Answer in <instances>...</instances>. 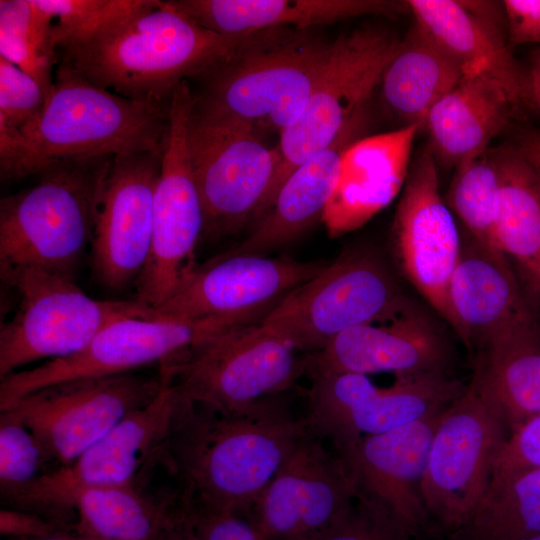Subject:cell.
Instances as JSON below:
<instances>
[{
    "label": "cell",
    "instance_id": "cell-1",
    "mask_svg": "<svg viewBox=\"0 0 540 540\" xmlns=\"http://www.w3.org/2000/svg\"><path fill=\"white\" fill-rule=\"evenodd\" d=\"M307 434L284 394L234 412L181 394L163 464L181 483V504L247 515Z\"/></svg>",
    "mask_w": 540,
    "mask_h": 540
},
{
    "label": "cell",
    "instance_id": "cell-2",
    "mask_svg": "<svg viewBox=\"0 0 540 540\" xmlns=\"http://www.w3.org/2000/svg\"><path fill=\"white\" fill-rule=\"evenodd\" d=\"M252 33L219 34L172 0H149L97 34L59 48L57 64L127 98L169 101L179 84L224 62Z\"/></svg>",
    "mask_w": 540,
    "mask_h": 540
},
{
    "label": "cell",
    "instance_id": "cell-3",
    "mask_svg": "<svg viewBox=\"0 0 540 540\" xmlns=\"http://www.w3.org/2000/svg\"><path fill=\"white\" fill-rule=\"evenodd\" d=\"M170 100L127 98L57 64L42 110L16 132L0 162L1 180L38 175L62 161L162 153Z\"/></svg>",
    "mask_w": 540,
    "mask_h": 540
},
{
    "label": "cell",
    "instance_id": "cell-4",
    "mask_svg": "<svg viewBox=\"0 0 540 540\" xmlns=\"http://www.w3.org/2000/svg\"><path fill=\"white\" fill-rule=\"evenodd\" d=\"M332 43L315 28L253 32L224 62L198 78L199 110L279 133L302 114L323 72Z\"/></svg>",
    "mask_w": 540,
    "mask_h": 540
},
{
    "label": "cell",
    "instance_id": "cell-5",
    "mask_svg": "<svg viewBox=\"0 0 540 540\" xmlns=\"http://www.w3.org/2000/svg\"><path fill=\"white\" fill-rule=\"evenodd\" d=\"M113 157L57 162L0 201V266H31L75 280L91 247Z\"/></svg>",
    "mask_w": 540,
    "mask_h": 540
},
{
    "label": "cell",
    "instance_id": "cell-6",
    "mask_svg": "<svg viewBox=\"0 0 540 540\" xmlns=\"http://www.w3.org/2000/svg\"><path fill=\"white\" fill-rule=\"evenodd\" d=\"M0 277L17 297L13 316L1 322L0 379L27 364L78 352L115 320L155 316L135 299H94L74 280L36 267L0 266Z\"/></svg>",
    "mask_w": 540,
    "mask_h": 540
},
{
    "label": "cell",
    "instance_id": "cell-7",
    "mask_svg": "<svg viewBox=\"0 0 540 540\" xmlns=\"http://www.w3.org/2000/svg\"><path fill=\"white\" fill-rule=\"evenodd\" d=\"M407 298L378 253L353 247L290 293L261 325L310 354L350 328L386 318Z\"/></svg>",
    "mask_w": 540,
    "mask_h": 540
},
{
    "label": "cell",
    "instance_id": "cell-8",
    "mask_svg": "<svg viewBox=\"0 0 540 540\" xmlns=\"http://www.w3.org/2000/svg\"><path fill=\"white\" fill-rule=\"evenodd\" d=\"M188 146L204 212L202 239L217 241L257 221L278 168L277 147L267 146L249 123L195 103Z\"/></svg>",
    "mask_w": 540,
    "mask_h": 540
},
{
    "label": "cell",
    "instance_id": "cell-9",
    "mask_svg": "<svg viewBox=\"0 0 540 540\" xmlns=\"http://www.w3.org/2000/svg\"><path fill=\"white\" fill-rule=\"evenodd\" d=\"M158 371L189 401L234 412L285 394L307 375V359L259 324L212 336Z\"/></svg>",
    "mask_w": 540,
    "mask_h": 540
},
{
    "label": "cell",
    "instance_id": "cell-10",
    "mask_svg": "<svg viewBox=\"0 0 540 540\" xmlns=\"http://www.w3.org/2000/svg\"><path fill=\"white\" fill-rule=\"evenodd\" d=\"M400 39L389 29L366 25L340 35L298 120L280 132L278 168L259 219L290 174L329 146L349 119L368 105Z\"/></svg>",
    "mask_w": 540,
    "mask_h": 540
},
{
    "label": "cell",
    "instance_id": "cell-11",
    "mask_svg": "<svg viewBox=\"0 0 540 540\" xmlns=\"http://www.w3.org/2000/svg\"><path fill=\"white\" fill-rule=\"evenodd\" d=\"M507 431L473 380L444 410L430 445L422 494L430 517L446 530L464 527L484 500Z\"/></svg>",
    "mask_w": 540,
    "mask_h": 540
},
{
    "label": "cell",
    "instance_id": "cell-12",
    "mask_svg": "<svg viewBox=\"0 0 540 540\" xmlns=\"http://www.w3.org/2000/svg\"><path fill=\"white\" fill-rule=\"evenodd\" d=\"M236 327L218 319L156 315L115 320L78 352L1 378L0 410L23 395L62 381L138 372L152 365L159 369L179 361L212 336Z\"/></svg>",
    "mask_w": 540,
    "mask_h": 540
},
{
    "label": "cell",
    "instance_id": "cell-13",
    "mask_svg": "<svg viewBox=\"0 0 540 540\" xmlns=\"http://www.w3.org/2000/svg\"><path fill=\"white\" fill-rule=\"evenodd\" d=\"M195 103L184 81L170 100L169 130L154 196L151 250L135 287V300L157 309L175 292L197 264L204 212L193 174L188 126Z\"/></svg>",
    "mask_w": 540,
    "mask_h": 540
},
{
    "label": "cell",
    "instance_id": "cell-14",
    "mask_svg": "<svg viewBox=\"0 0 540 540\" xmlns=\"http://www.w3.org/2000/svg\"><path fill=\"white\" fill-rule=\"evenodd\" d=\"M304 417L308 433L329 439L336 451L447 407L468 384L446 373L396 374L378 387L364 374L311 377Z\"/></svg>",
    "mask_w": 540,
    "mask_h": 540
},
{
    "label": "cell",
    "instance_id": "cell-15",
    "mask_svg": "<svg viewBox=\"0 0 540 540\" xmlns=\"http://www.w3.org/2000/svg\"><path fill=\"white\" fill-rule=\"evenodd\" d=\"M162 378L138 372L55 383L0 410L27 426L50 459L67 465L126 415L150 403Z\"/></svg>",
    "mask_w": 540,
    "mask_h": 540
},
{
    "label": "cell",
    "instance_id": "cell-16",
    "mask_svg": "<svg viewBox=\"0 0 540 540\" xmlns=\"http://www.w3.org/2000/svg\"><path fill=\"white\" fill-rule=\"evenodd\" d=\"M157 396L132 411L67 465L43 473L4 498L24 507H63L81 488L139 485L154 463H163L181 394L164 376Z\"/></svg>",
    "mask_w": 540,
    "mask_h": 540
},
{
    "label": "cell",
    "instance_id": "cell-17",
    "mask_svg": "<svg viewBox=\"0 0 540 540\" xmlns=\"http://www.w3.org/2000/svg\"><path fill=\"white\" fill-rule=\"evenodd\" d=\"M328 263L287 256L224 252L196 264L156 316L218 319L238 327L259 325L295 289L319 274Z\"/></svg>",
    "mask_w": 540,
    "mask_h": 540
},
{
    "label": "cell",
    "instance_id": "cell-18",
    "mask_svg": "<svg viewBox=\"0 0 540 540\" xmlns=\"http://www.w3.org/2000/svg\"><path fill=\"white\" fill-rule=\"evenodd\" d=\"M392 242L405 277L462 340L449 300L461 238L452 211L440 195L437 163L427 145L411 162L395 212Z\"/></svg>",
    "mask_w": 540,
    "mask_h": 540
},
{
    "label": "cell",
    "instance_id": "cell-19",
    "mask_svg": "<svg viewBox=\"0 0 540 540\" xmlns=\"http://www.w3.org/2000/svg\"><path fill=\"white\" fill-rule=\"evenodd\" d=\"M355 497L343 460L308 433L246 517L258 540H321Z\"/></svg>",
    "mask_w": 540,
    "mask_h": 540
},
{
    "label": "cell",
    "instance_id": "cell-20",
    "mask_svg": "<svg viewBox=\"0 0 540 540\" xmlns=\"http://www.w3.org/2000/svg\"><path fill=\"white\" fill-rule=\"evenodd\" d=\"M162 154L142 152L111 160L90 247L93 278L105 289L135 285L146 266Z\"/></svg>",
    "mask_w": 540,
    "mask_h": 540
},
{
    "label": "cell",
    "instance_id": "cell-21",
    "mask_svg": "<svg viewBox=\"0 0 540 540\" xmlns=\"http://www.w3.org/2000/svg\"><path fill=\"white\" fill-rule=\"evenodd\" d=\"M532 297L502 251L469 234L461 240L449 300L469 350L478 347L491 355L538 335L540 311Z\"/></svg>",
    "mask_w": 540,
    "mask_h": 540
},
{
    "label": "cell",
    "instance_id": "cell-22",
    "mask_svg": "<svg viewBox=\"0 0 540 540\" xmlns=\"http://www.w3.org/2000/svg\"><path fill=\"white\" fill-rule=\"evenodd\" d=\"M307 375L446 373L449 347L430 314L413 300L384 319L350 328L306 354Z\"/></svg>",
    "mask_w": 540,
    "mask_h": 540
},
{
    "label": "cell",
    "instance_id": "cell-23",
    "mask_svg": "<svg viewBox=\"0 0 540 540\" xmlns=\"http://www.w3.org/2000/svg\"><path fill=\"white\" fill-rule=\"evenodd\" d=\"M447 407L337 450L356 495L383 508L412 536L426 530L431 520L422 482L430 445Z\"/></svg>",
    "mask_w": 540,
    "mask_h": 540
},
{
    "label": "cell",
    "instance_id": "cell-24",
    "mask_svg": "<svg viewBox=\"0 0 540 540\" xmlns=\"http://www.w3.org/2000/svg\"><path fill=\"white\" fill-rule=\"evenodd\" d=\"M415 22L459 65L464 76L498 82L520 108L524 71L503 32V7L490 1L408 0ZM503 4V3H502Z\"/></svg>",
    "mask_w": 540,
    "mask_h": 540
},
{
    "label": "cell",
    "instance_id": "cell-25",
    "mask_svg": "<svg viewBox=\"0 0 540 540\" xmlns=\"http://www.w3.org/2000/svg\"><path fill=\"white\" fill-rule=\"evenodd\" d=\"M418 125L362 137L345 151L336 189L322 221L333 238L352 232L387 207L403 189Z\"/></svg>",
    "mask_w": 540,
    "mask_h": 540
},
{
    "label": "cell",
    "instance_id": "cell-26",
    "mask_svg": "<svg viewBox=\"0 0 540 540\" xmlns=\"http://www.w3.org/2000/svg\"><path fill=\"white\" fill-rule=\"evenodd\" d=\"M369 117L366 105L349 119L329 146L297 167L252 232L226 252L265 256L293 242L316 220H322L338 183L342 157L353 142L362 138Z\"/></svg>",
    "mask_w": 540,
    "mask_h": 540
},
{
    "label": "cell",
    "instance_id": "cell-27",
    "mask_svg": "<svg viewBox=\"0 0 540 540\" xmlns=\"http://www.w3.org/2000/svg\"><path fill=\"white\" fill-rule=\"evenodd\" d=\"M518 108L495 80L463 76L433 106L423 125L436 163L457 167L487 152Z\"/></svg>",
    "mask_w": 540,
    "mask_h": 540
},
{
    "label": "cell",
    "instance_id": "cell-28",
    "mask_svg": "<svg viewBox=\"0 0 540 540\" xmlns=\"http://www.w3.org/2000/svg\"><path fill=\"white\" fill-rule=\"evenodd\" d=\"M206 29L241 35L269 28H315L348 18L397 16L410 12L407 1L390 0H172Z\"/></svg>",
    "mask_w": 540,
    "mask_h": 540
},
{
    "label": "cell",
    "instance_id": "cell-29",
    "mask_svg": "<svg viewBox=\"0 0 540 540\" xmlns=\"http://www.w3.org/2000/svg\"><path fill=\"white\" fill-rule=\"evenodd\" d=\"M459 65L415 21L385 68L381 97L402 127L424 122L463 77Z\"/></svg>",
    "mask_w": 540,
    "mask_h": 540
},
{
    "label": "cell",
    "instance_id": "cell-30",
    "mask_svg": "<svg viewBox=\"0 0 540 540\" xmlns=\"http://www.w3.org/2000/svg\"><path fill=\"white\" fill-rule=\"evenodd\" d=\"M178 495L155 501L139 485L78 489L63 507L77 512L75 531L91 540H158L174 522Z\"/></svg>",
    "mask_w": 540,
    "mask_h": 540
},
{
    "label": "cell",
    "instance_id": "cell-31",
    "mask_svg": "<svg viewBox=\"0 0 540 540\" xmlns=\"http://www.w3.org/2000/svg\"><path fill=\"white\" fill-rule=\"evenodd\" d=\"M496 156L501 172L497 243L517 263L527 289L540 298V171L514 149Z\"/></svg>",
    "mask_w": 540,
    "mask_h": 540
},
{
    "label": "cell",
    "instance_id": "cell-32",
    "mask_svg": "<svg viewBox=\"0 0 540 540\" xmlns=\"http://www.w3.org/2000/svg\"><path fill=\"white\" fill-rule=\"evenodd\" d=\"M472 380L498 411L509 434L540 414V334L482 356Z\"/></svg>",
    "mask_w": 540,
    "mask_h": 540
},
{
    "label": "cell",
    "instance_id": "cell-33",
    "mask_svg": "<svg viewBox=\"0 0 540 540\" xmlns=\"http://www.w3.org/2000/svg\"><path fill=\"white\" fill-rule=\"evenodd\" d=\"M459 540H524L540 535V468L492 481Z\"/></svg>",
    "mask_w": 540,
    "mask_h": 540
},
{
    "label": "cell",
    "instance_id": "cell-34",
    "mask_svg": "<svg viewBox=\"0 0 540 540\" xmlns=\"http://www.w3.org/2000/svg\"><path fill=\"white\" fill-rule=\"evenodd\" d=\"M52 18L33 0L0 1V56L34 78L49 94L58 63Z\"/></svg>",
    "mask_w": 540,
    "mask_h": 540
},
{
    "label": "cell",
    "instance_id": "cell-35",
    "mask_svg": "<svg viewBox=\"0 0 540 540\" xmlns=\"http://www.w3.org/2000/svg\"><path fill=\"white\" fill-rule=\"evenodd\" d=\"M501 172L496 152L489 151L455 167L446 203L477 242L500 250L495 232ZM501 251V250H500Z\"/></svg>",
    "mask_w": 540,
    "mask_h": 540
},
{
    "label": "cell",
    "instance_id": "cell-36",
    "mask_svg": "<svg viewBox=\"0 0 540 540\" xmlns=\"http://www.w3.org/2000/svg\"><path fill=\"white\" fill-rule=\"evenodd\" d=\"M52 18L57 48L83 41L142 9L149 0H33Z\"/></svg>",
    "mask_w": 540,
    "mask_h": 540
},
{
    "label": "cell",
    "instance_id": "cell-37",
    "mask_svg": "<svg viewBox=\"0 0 540 540\" xmlns=\"http://www.w3.org/2000/svg\"><path fill=\"white\" fill-rule=\"evenodd\" d=\"M49 456L34 433L6 412H0V489L3 497L31 483L44 472Z\"/></svg>",
    "mask_w": 540,
    "mask_h": 540
},
{
    "label": "cell",
    "instance_id": "cell-38",
    "mask_svg": "<svg viewBox=\"0 0 540 540\" xmlns=\"http://www.w3.org/2000/svg\"><path fill=\"white\" fill-rule=\"evenodd\" d=\"M383 508L356 495L321 540H413Z\"/></svg>",
    "mask_w": 540,
    "mask_h": 540
},
{
    "label": "cell",
    "instance_id": "cell-39",
    "mask_svg": "<svg viewBox=\"0 0 540 540\" xmlns=\"http://www.w3.org/2000/svg\"><path fill=\"white\" fill-rule=\"evenodd\" d=\"M48 94L38 82L0 56V123L21 130L42 110Z\"/></svg>",
    "mask_w": 540,
    "mask_h": 540
},
{
    "label": "cell",
    "instance_id": "cell-40",
    "mask_svg": "<svg viewBox=\"0 0 540 540\" xmlns=\"http://www.w3.org/2000/svg\"><path fill=\"white\" fill-rule=\"evenodd\" d=\"M540 468V414L512 431L497 455L492 481Z\"/></svg>",
    "mask_w": 540,
    "mask_h": 540
},
{
    "label": "cell",
    "instance_id": "cell-41",
    "mask_svg": "<svg viewBox=\"0 0 540 540\" xmlns=\"http://www.w3.org/2000/svg\"><path fill=\"white\" fill-rule=\"evenodd\" d=\"M181 507L192 523L196 540H258L250 522L239 514L196 506Z\"/></svg>",
    "mask_w": 540,
    "mask_h": 540
},
{
    "label": "cell",
    "instance_id": "cell-42",
    "mask_svg": "<svg viewBox=\"0 0 540 540\" xmlns=\"http://www.w3.org/2000/svg\"><path fill=\"white\" fill-rule=\"evenodd\" d=\"M502 3L509 45L540 44V0H505Z\"/></svg>",
    "mask_w": 540,
    "mask_h": 540
},
{
    "label": "cell",
    "instance_id": "cell-43",
    "mask_svg": "<svg viewBox=\"0 0 540 540\" xmlns=\"http://www.w3.org/2000/svg\"><path fill=\"white\" fill-rule=\"evenodd\" d=\"M57 531L54 523L35 513L12 508L0 510V533L8 539H38Z\"/></svg>",
    "mask_w": 540,
    "mask_h": 540
},
{
    "label": "cell",
    "instance_id": "cell-44",
    "mask_svg": "<svg viewBox=\"0 0 540 540\" xmlns=\"http://www.w3.org/2000/svg\"><path fill=\"white\" fill-rule=\"evenodd\" d=\"M525 104H529L540 114V49L530 58L524 71Z\"/></svg>",
    "mask_w": 540,
    "mask_h": 540
},
{
    "label": "cell",
    "instance_id": "cell-45",
    "mask_svg": "<svg viewBox=\"0 0 540 540\" xmlns=\"http://www.w3.org/2000/svg\"><path fill=\"white\" fill-rule=\"evenodd\" d=\"M522 158L540 171V130L532 129L523 132L515 148Z\"/></svg>",
    "mask_w": 540,
    "mask_h": 540
},
{
    "label": "cell",
    "instance_id": "cell-46",
    "mask_svg": "<svg viewBox=\"0 0 540 540\" xmlns=\"http://www.w3.org/2000/svg\"><path fill=\"white\" fill-rule=\"evenodd\" d=\"M158 540H196L192 523L180 505L174 522Z\"/></svg>",
    "mask_w": 540,
    "mask_h": 540
},
{
    "label": "cell",
    "instance_id": "cell-47",
    "mask_svg": "<svg viewBox=\"0 0 540 540\" xmlns=\"http://www.w3.org/2000/svg\"><path fill=\"white\" fill-rule=\"evenodd\" d=\"M7 540H23V539H7ZM29 540H91L83 535L78 534L76 531L73 533L59 530L51 535L38 539Z\"/></svg>",
    "mask_w": 540,
    "mask_h": 540
},
{
    "label": "cell",
    "instance_id": "cell-48",
    "mask_svg": "<svg viewBox=\"0 0 540 540\" xmlns=\"http://www.w3.org/2000/svg\"><path fill=\"white\" fill-rule=\"evenodd\" d=\"M524 540H540V535L534 536V537H530V538H527V539H524Z\"/></svg>",
    "mask_w": 540,
    "mask_h": 540
}]
</instances>
